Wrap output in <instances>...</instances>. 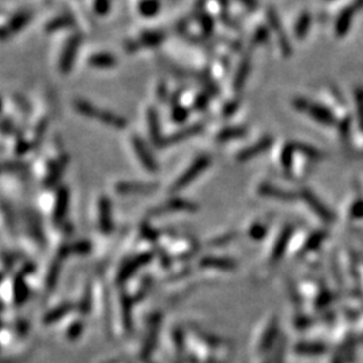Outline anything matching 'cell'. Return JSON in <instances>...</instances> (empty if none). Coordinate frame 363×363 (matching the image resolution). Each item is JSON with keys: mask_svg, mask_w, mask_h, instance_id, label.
I'll list each match as a JSON object with an SVG mask.
<instances>
[{"mask_svg": "<svg viewBox=\"0 0 363 363\" xmlns=\"http://www.w3.org/2000/svg\"><path fill=\"white\" fill-rule=\"evenodd\" d=\"M89 65L93 68L109 69L117 65V59L109 53H98V54H93L89 58Z\"/></svg>", "mask_w": 363, "mask_h": 363, "instance_id": "cell-22", "label": "cell"}, {"mask_svg": "<svg viewBox=\"0 0 363 363\" xmlns=\"http://www.w3.org/2000/svg\"><path fill=\"white\" fill-rule=\"evenodd\" d=\"M301 198L304 199V202L308 204L309 207L313 210V213L319 215V217L322 218L323 221H326V222H331L332 219H334V215L332 213L328 210L326 204L322 203L319 198L313 192H311L309 190H303L301 191Z\"/></svg>", "mask_w": 363, "mask_h": 363, "instance_id": "cell-14", "label": "cell"}, {"mask_svg": "<svg viewBox=\"0 0 363 363\" xmlns=\"http://www.w3.org/2000/svg\"><path fill=\"white\" fill-rule=\"evenodd\" d=\"M293 145V148L295 151H300V152H303L305 156H308V158H312V159H322V152L316 148H313L312 145H307V144H303V143H292Z\"/></svg>", "mask_w": 363, "mask_h": 363, "instance_id": "cell-30", "label": "cell"}, {"mask_svg": "<svg viewBox=\"0 0 363 363\" xmlns=\"http://www.w3.org/2000/svg\"><path fill=\"white\" fill-rule=\"evenodd\" d=\"M238 108V104L237 102H233V104H229L225 106V109H223V116H230V114L234 113V110Z\"/></svg>", "mask_w": 363, "mask_h": 363, "instance_id": "cell-49", "label": "cell"}, {"mask_svg": "<svg viewBox=\"0 0 363 363\" xmlns=\"http://www.w3.org/2000/svg\"><path fill=\"white\" fill-rule=\"evenodd\" d=\"M141 236L143 238H145L147 241H151V242H155V241L159 240V232H156L154 227L150 226V225H141Z\"/></svg>", "mask_w": 363, "mask_h": 363, "instance_id": "cell-39", "label": "cell"}, {"mask_svg": "<svg viewBox=\"0 0 363 363\" xmlns=\"http://www.w3.org/2000/svg\"><path fill=\"white\" fill-rule=\"evenodd\" d=\"M80 41H81V38L72 36L68 41V43L65 45V49L62 51L61 59H59V70H61L62 74H68L72 70L73 62H74V58L77 55Z\"/></svg>", "mask_w": 363, "mask_h": 363, "instance_id": "cell-12", "label": "cell"}, {"mask_svg": "<svg viewBox=\"0 0 363 363\" xmlns=\"http://www.w3.org/2000/svg\"><path fill=\"white\" fill-rule=\"evenodd\" d=\"M69 202H70V192L68 187H61L55 194L54 210H53V223L55 226H59L64 222L69 210Z\"/></svg>", "mask_w": 363, "mask_h": 363, "instance_id": "cell-10", "label": "cell"}, {"mask_svg": "<svg viewBox=\"0 0 363 363\" xmlns=\"http://www.w3.org/2000/svg\"><path fill=\"white\" fill-rule=\"evenodd\" d=\"M156 184L144 182L120 181L114 184V191L120 195H137V194H150L156 190Z\"/></svg>", "mask_w": 363, "mask_h": 363, "instance_id": "cell-9", "label": "cell"}, {"mask_svg": "<svg viewBox=\"0 0 363 363\" xmlns=\"http://www.w3.org/2000/svg\"><path fill=\"white\" fill-rule=\"evenodd\" d=\"M73 108L76 109L78 114H81L84 117L91 118V120H97L101 124H104L105 127L112 128V129H117V131H123L128 127L127 118L116 114L110 110H105V109L97 108L95 105L87 100H77L73 101Z\"/></svg>", "mask_w": 363, "mask_h": 363, "instance_id": "cell-1", "label": "cell"}, {"mask_svg": "<svg viewBox=\"0 0 363 363\" xmlns=\"http://www.w3.org/2000/svg\"><path fill=\"white\" fill-rule=\"evenodd\" d=\"M160 8V4H159V0H143L139 5V9H140V12L145 16H154Z\"/></svg>", "mask_w": 363, "mask_h": 363, "instance_id": "cell-29", "label": "cell"}, {"mask_svg": "<svg viewBox=\"0 0 363 363\" xmlns=\"http://www.w3.org/2000/svg\"><path fill=\"white\" fill-rule=\"evenodd\" d=\"M158 98H159L160 101H164L167 98V88H166V84H164V82H162L159 85V88H158Z\"/></svg>", "mask_w": 363, "mask_h": 363, "instance_id": "cell-47", "label": "cell"}, {"mask_svg": "<svg viewBox=\"0 0 363 363\" xmlns=\"http://www.w3.org/2000/svg\"><path fill=\"white\" fill-rule=\"evenodd\" d=\"M241 3L249 9H254L257 7V0H241Z\"/></svg>", "mask_w": 363, "mask_h": 363, "instance_id": "cell-50", "label": "cell"}, {"mask_svg": "<svg viewBox=\"0 0 363 363\" xmlns=\"http://www.w3.org/2000/svg\"><path fill=\"white\" fill-rule=\"evenodd\" d=\"M163 39H164V34H162V32H147V34L143 35V38H141V42L147 46H155L159 45Z\"/></svg>", "mask_w": 363, "mask_h": 363, "instance_id": "cell-38", "label": "cell"}, {"mask_svg": "<svg viewBox=\"0 0 363 363\" xmlns=\"http://www.w3.org/2000/svg\"><path fill=\"white\" fill-rule=\"evenodd\" d=\"M81 330H82L81 323H78V322L77 323H73L72 327H70V330H69V335L74 338V336H77L78 334L81 332Z\"/></svg>", "mask_w": 363, "mask_h": 363, "instance_id": "cell-48", "label": "cell"}, {"mask_svg": "<svg viewBox=\"0 0 363 363\" xmlns=\"http://www.w3.org/2000/svg\"><path fill=\"white\" fill-rule=\"evenodd\" d=\"M120 303H121V312H123V322L125 327H132V297L125 292L121 293L120 297Z\"/></svg>", "mask_w": 363, "mask_h": 363, "instance_id": "cell-27", "label": "cell"}, {"mask_svg": "<svg viewBox=\"0 0 363 363\" xmlns=\"http://www.w3.org/2000/svg\"><path fill=\"white\" fill-rule=\"evenodd\" d=\"M327 233L324 230H319V232L313 233L309 236V238L305 242L304 248H303V253H308V252H312V250L318 249L319 246L322 245V242L326 240Z\"/></svg>", "mask_w": 363, "mask_h": 363, "instance_id": "cell-28", "label": "cell"}, {"mask_svg": "<svg viewBox=\"0 0 363 363\" xmlns=\"http://www.w3.org/2000/svg\"><path fill=\"white\" fill-rule=\"evenodd\" d=\"M66 164H68V156L65 155L62 158H59L58 160H55L53 166L49 168V173H47V175L45 178V186L47 188L54 187L58 183L59 178L62 177L65 168H66Z\"/></svg>", "mask_w": 363, "mask_h": 363, "instance_id": "cell-18", "label": "cell"}, {"mask_svg": "<svg viewBox=\"0 0 363 363\" xmlns=\"http://www.w3.org/2000/svg\"><path fill=\"white\" fill-rule=\"evenodd\" d=\"M190 113L183 105H174L173 110H171V120L177 124L186 123V120L188 118Z\"/></svg>", "mask_w": 363, "mask_h": 363, "instance_id": "cell-33", "label": "cell"}, {"mask_svg": "<svg viewBox=\"0 0 363 363\" xmlns=\"http://www.w3.org/2000/svg\"><path fill=\"white\" fill-rule=\"evenodd\" d=\"M268 19H269V22H271V24L273 26V30L277 32V35L280 36L278 39H280V45H281L284 53H285V54H289L290 53L289 43H288V41H286L285 35H284V32H282V30H281V23L278 22V18H277L276 12H274L273 9H269L268 11Z\"/></svg>", "mask_w": 363, "mask_h": 363, "instance_id": "cell-25", "label": "cell"}, {"mask_svg": "<svg viewBox=\"0 0 363 363\" xmlns=\"http://www.w3.org/2000/svg\"><path fill=\"white\" fill-rule=\"evenodd\" d=\"M211 164V158L210 155H200L199 158H196L188 167L183 171V173L177 178V181L174 182L170 191L171 192H179V191L184 190L187 186H190L192 182L195 181L196 178L199 177L200 174H203Z\"/></svg>", "mask_w": 363, "mask_h": 363, "instance_id": "cell-2", "label": "cell"}, {"mask_svg": "<svg viewBox=\"0 0 363 363\" xmlns=\"http://www.w3.org/2000/svg\"><path fill=\"white\" fill-rule=\"evenodd\" d=\"M14 297L16 304H23L28 299V288L22 276L15 278L14 282Z\"/></svg>", "mask_w": 363, "mask_h": 363, "instance_id": "cell-26", "label": "cell"}, {"mask_svg": "<svg viewBox=\"0 0 363 363\" xmlns=\"http://www.w3.org/2000/svg\"><path fill=\"white\" fill-rule=\"evenodd\" d=\"M91 248H93V246H91V241L81 240L70 245V252H72V254L87 256V254H89L91 252Z\"/></svg>", "mask_w": 363, "mask_h": 363, "instance_id": "cell-32", "label": "cell"}, {"mask_svg": "<svg viewBox=\"0 0 363 363\" xmlns=\"http://www.w3.org/2000/svg\"><path fill=\"white\" fill-rule=\"evenodd\" d=\"M70 20L68 18H58V19H54V20H51L49 24H47V30L49 31H55V30H59V28H64L66 26L70 24Z\"/></svg>", "mask_w": 363, "mask_h": 363, "instance_id": "cell-42", "label": "cell"}, {"mask_svg": "<svg viewBox=\"0 0 363 363\" xmlns=\"http://www.w3.org/2000/svg\"><path fill=\"white\" fill-rule=\"evenodd\" d=\"M147 128H148V135H150L152 144L156 148H164V137L162 136L159 114L155 108H148L147 110Z\"/></svg>", "mask_w": 363, "mask_h": 363, "instance_id": "cell-11", "label": "cell"}, {"mask_svg": "<svg viewBox=\"0 0 363 363\" xmlns=\"http://www.w3.org/2000/svg\"><path fill=\"white\" fill-rule=\"evenodd\" d=\"M273 144V137L271 136H265L263 139H260L256 143H253L249 147L246 148H242V150L236 155V160L240 162V163H245V162H249V160L257 158L259 155L264 154L265 151H268Z\"/></svg>", "mask_w": 363, "mask_h": 363, "instance_id": "cell-8", "label": "cell"}, {"mask_svg": "<svg viewBox=\"0 0 363 363\" xmlns=\"http://www.w3.org/2000/svg\"><path fill=\"white\" fill-rule=\"evenodd\" d=\"M357 101H358V117L361 128L363 129V91H357Z\"/></svg>", "mask_w": 363, "mask_h": 363, "instance_id": "cell-45", "label": "cell"}, {"mask_svg": "<svg viewBox=\"0 0 363 363\" xmlns=\"http://www.w3.org/2000/svg\"><path fill=\"white\" fill-rule=\"evenodd\" d=\"M250 72V59L246 57V58L242 59V62L238 65V69H237L236 74H234V78H233V88L234 91H240L244 85H245V81L248 76H249Z\"/></svg>", "mask_w": 363, "mask_h": 363, "instance_id": "cell-21", "label": "cell"}, {"mask_svg": "<svg viewBox=\"0 0 363 363\" xmlns=\"http://www.w3.org/2000/svg\"><path fill=\"white\" fill-rule=\"evenodd\" d=\"M209 105V97L206 94H200L196 97V102H195V109L198 110H203V109L207 108Z\"/></svg>", "mask_w": 363, "mask_h": 363, "instance_id": "cell-46", "label": "cell"}, {"mask_svg": "<svg viewBox=\"0 0 363 363\" xmlns=\"http://www.w3.org/2000/svg\"><path fill=\"white\" fill-rule=\"evenodd\" d=\"M293 151H295L293 145L288 144L281 152V164L284 170H286V171H289L290 167H292V155H293Z\"/></svg>", "mask_w": 363, "mask_h": 363, "instance_id": "cell-37", "label": "cell"}, {"mask_svg": "<svg viewBox=\"0 0 363 363\" xmlns=\"http://www.w3.org/2000/svg\"><path fill=\"white\" fill-rule=\"evenodd\" d=\"M267 236V226H264L263 223H254L249 229V237L254 241L263 240L264 237Z\"/></svg>", "mask_w": 363, "mask_h": 363, "instance_id": "cell-36", "label": "cell"}, {"mask_svg": "<svg viewBox=\"0 0 363 363\" xmlns=\"http://www.w3.org/2000/svg\"><path fill=\"white\" fill-rule=\"evenodd\" d=\"M351 218L355 219H361L363 218V200H358L353 204L351 207Z\"/></svg>", "mask_w": 363, "mask_h": 363, "instance_id": "cell-43", "label": "cell"}, {"mask_svg": "<svg viewBox=\"0 0 363 363\" xmlns=\"http://www.w3.org/2000/svg\"><path fill=\"white\" fill-rule=\"evenodd\" d=\"M62 261H64V259L57 256V259L51 263L50 268L47 271V276H46V290L47 292H53L55 289V286H57V282L59 280V274H61Z\"/></svg>", "mask_w": 363, "mask_h": 363, "instance_id": "cell-20", "label": "cell"}, {"mask_svg": "<svg viewBox=\"0 0 363 363\" xmlns=\"http://www.w3.org/2000/svg\"><path fill=\"white\" fill-rule=\"evenodd\" d=\"M91 285L88 284V286H85V290L82 293V297L78 303V311L82 313H88L91 311Z\"/></svg>", "mask_w": 363, "mask_h": 363, "instance_id": "cell-34", "label": "cell"}, {"mask_svg": "<svg viewBox=\"0 0 363 363\" xmlns=\"http://www.w3.org/2000/svg\"><path fill=\"white\" fill-rule=\"evenodd\" d=\"M248 129L244 127H225L223 129L218 132L217 141L219 143H226V141L236 140V139H241L246 135Z\"/></svg>", "mask_w": 363, "mask_h": 363, "instance_id": "cell-24", "label": "cell"}, {"mask_svg": "<svg viewBox=\"0 0 363 363\" xmlns=\"http://www.w3.org/2000/svg\"><path fill=\"white\" fill-rule=\"evenodd\" d=\"M198 204L191 202V200L182 199V198H171L166 200L158 207H155L150 211V215H163V214L173 213H196L198 211Z\"/></svg>", "mask_w": 363, "mask_h": 363, "instance_id": "cell-4", "label": "cell"}, {"mask_svg": "<svg viewBox=\"0 0 363 363\" xmlns=\"http://www.w3.org/2000/svg\"><path fill=\"white\" fill-rule=\"evenodd\" d=\"M73 308H74V305H73L72 303H69V301L62 303V304H59L58 307L50 309L49 312L46 313L45 318H43V322H45L46 324H51V323L58 322V320H61V319L64 318L65 315H68Z\"/></svg>", "mask_w": 363, "mask_h": 363, "instance_id": "cell-23", "label": "cell"}, {"mask_svg": "<svg viewBox=\"0 0 363 363\" xmlns=\"http://www.w3.org/2000/svg\"><path fill=\"white\" fill-rule=\"evenodd\" d=\"M309 22H311V19H309V16L307 14H304L300 18V20L296 24V35L299 36V38L305 35V32H307V30L309 27Z\"/></svg>", "mask_w": 363, "mask_h": 363, "instance_id": "cell-41", "label": "cell"}, {"mask_svg": "<svg viewBox=\"0 0 363 363\" xmlns=\"http://www.w3.org/2000/svg\"><path fill=\"white\" fill-rule=\"evenodd\" d=\"M131 144L132 150L136 155L137 160L140 162L143 168L151 174L158 173L159 171V164H158L156 159L154 158V155H152V152H151L150 148L147 147L144 141L141 140L139 136H136V135H133L131 137Z\"/></svg>", "mask_w": 363, "mask_h": 363, "instance_id": "cell-5", "label": "cell"}, {"mask_svg": "<svg viewBox=\"0 0 363 363\" xmlns=\"http://www.w3.org/2000/svg\"><path fill=\"white\" fill-rule=\"evenodd\" d=\"M155 254L152 252H144V253L136 254L131 259H128L125 263L120 267L117 273V282L118 284H124L131 278L135 273L140 268L145 267L147 264H150L154 259Z\"/></svg>", "mask_w": 363, "mask_h": 363, "instance_id": "cell-3", "label": "cell"}, {"mask_svg": "<svg viewBox=\"0 0 363 363\" xmlns=\"http://www.w3.org/2000/svg\"><path fill=\"white\" fill-rule=\"evenodd\" d=\"M199 265L202 268L218 269V271H233L237 268V263L229 257L221 256H204L199 260Z\"/></svg>", "mask_w": 363, "mask_h": 363, "instance_id": "cell-15", "label": "cell"}, {"mask_svg": "<svg viewBox=\"0 0 363 363\" xmlns=\"http://www.w3.org/2000/svg\"><path fill=\"white\" fill-rule=\"evenodd\" d=\"M293 105L295 108H297L299 110H304L307 113L313 118L316 120L318 123L324 124V125H334L335 124V117L334 114L328 110V109L323 108L320 105L316 104H311V102H307L305 100H297L293 101Z\"/></svg>", "mask_w": 363, "mask_h": 363, "instance_id": "cell-6", "label": "cell"}, {"mask_svg": "<svg viewBox=\"0 0 363 363\" xmlns=\"http://www.w3.org/2000/svg\"><path fill=\"white\" fill-rule=\"evenodd\" d=\"M30 18H31V16H30V14L18 15L16 18H14L12 20H11V22H9V24L4 28V30H3V32L7 31V30H8L11 34H12V32L19 31V30H20V28H23V26H24V24H26V23L30 20Z\"/></svg>", "mask_w": 363, "mask_h": 363, "instance_id": "cell-31", "label": "cell"}, {"mask_svg": "<svg viewBox=\"0 0 363 363\" xmlns=\"http://www.w3.org/2000/svg\"><path fill=\"white\" fill-rule=\"evenodd\" d=\"M26 222H27V229L30 230V234L34 237V240L39 244V245H45V236L42 232V225L39 218L36 217L35 214L31 211L26 213Z\"/></svg>", "mask_w": 363, "mask_h": 363, "instance_id": "cell-19", "label": "cell"}, {"mask_svg": "<svg viewBox=\"0 0 363 363\" xmlns=\"http://www.w3.org/2000/svg\"><path fill=\"white\" fill-rule=\"evenodd\" d=\"M293 234V227L286 226L285 229H282L281 234L278 236V238L273 245L272 253H271V263L274 264L278 260L282 259V256L285 253L286 248H288V242L290 241V237Z\"/></svg>", "mask_w": 363, "mask_h": 363, "instance_id": "cell-16", "label": "cell"}, {"mask_svg": "<svg viewBox=\"0 0 363 363\" xmlns=\"http://www.w3.org/2000/svg\"><path fill=\"white\" fill-rule=\"evenodd\" d=\"M31 147L32 145L30 143H27L24 139H18V141H16V154L24 155L26 152L31 150Z\"/></svg>", "mask_w": 363, "mask_h": 363, "instance_id": "cell-44", "label": "cell"}, {"mask_svg": "<svg viewBox=\"0 0 363 363\" xmlns=\"http://www.w3.org/2000/svg\"><path fill=\"white\" fill-rule=\"evenodd\" d=\"M203 129L204 125L202 123H196L192 124V125H188V127L182 128L179 131L174 132L173 135L164 137V147H168V145L171 144H178V143H181V141L188 140L191 137L199 135Z\"/></svg>", "mask_w": 363, "mask_h": 363, "instance_id": "cell-13", "label": "cell"}, {"mask_svg": "<svg viewBox=\"0 0 363 363\" xmlns=\"http://www.w3.org/2000/svg\"><path fill=\"white\" fill-rule=\"evenodd\" d=\"M257 192H259L261 196H265V198H273V199L277 200H282V202H292L295 200L296 195L292 194L289 191L281 190L276 186H272L269 183H263L257 187Z\"/></svg>", "mask_w": 363, "mask_h": 363, "instance_id": "cell-17", "label": "cell"}, {"mask_svg": "<svg viewBox=\"0 0 363 363\" xmlns=\"http://www.w3.org/2000/svg\"><path fill=\"white\" fill-rule=\"evenodd\" d=\"M113 207L108 196H101L98 200V229L105 236L113 232Z\"/></svg>", "mask_w": 363, "mask_h": 363, "instance_id": "cell-7", "label": "cell"}, {"mask_svg": "<svg viewBox=\"0 0 363 363\" xmlns=\"http://www.w3.org/2000/svg\"><path fill=\"white\" fill-rule=\"evenodd\" d=\"M236 237L234 233H225L222 236H218V237H214L213 240L209 241V246H222V245H226L229 244L230 241H233V238Z\"/></svg>", "mask_w": 363, "mask_h": 363, "instance_id": "cell-40", "label": "cell"}, {"mask_svg": "<svg viewBox=\"0 0 363 363\" xmlns=\"http://www.w3.org/2000/svg\"><path fill=\"white\" fill-rule=\"evenodd\" d=\"M351 16H353V8L346 9L345 12L341 15V18H339V20H338V24H336V26H338L336 30H338V34H339V35L343 34V32L347 31L350 20H351Z\"/></svg>", "mask_w": 363, "mask_h": 363, "instance_id": "cell-35", "label": "cell"}]
</instances>
